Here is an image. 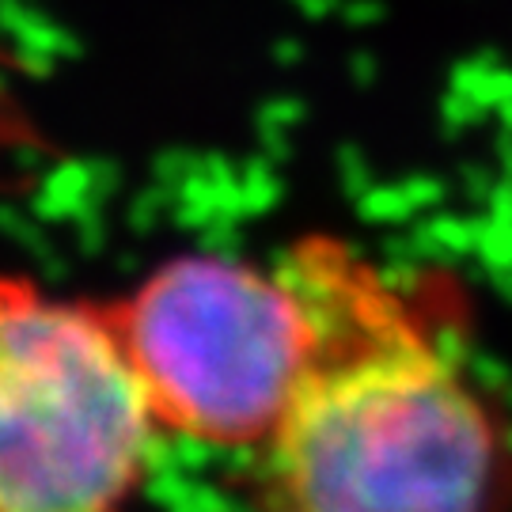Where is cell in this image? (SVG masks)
Segmentation results:
<instances>
[{"label": "cell", "instance_id": "obj_1", "mask_svg": "<svg viewBox=\"0 0 512 512\" xmlns=\"http://www.w3.org/2000/svg\"><path fill=\"white\" fill-rule=\"evenodd\" d=\"M315 315V349L277 425V512H494L505 437L490 399L418 289L349 239L285 251Z\"/></svg>", "mask_w": 512, "mask_h": 512}, {"label": "cell", "instance_id": "obj_3", "mask_svg": "<svg viewBox=\"0 0 512 512\" xmlns=\"http://www.w3.org/2000/svg\"><path fill=\"white\" fill-rule=\"evenodd\" d=\"M110 311L164 437L262 452L304 384L315 315L285 258H164Z\"/></svg>", "mask_w": 512, "mask_h": 512}, {"label": "cell", "instance_id": "obj_2", "mask_svg": "<svg viewBox=\"0 0 512 512\" xmlns=\"http://www.w3.org/2000/svg\"><path fill=\"white\" fill-rule=\"evenodd\" d=\"M160 433L110 300L0 270V512H129Z\"/></svg>", "mask_w": 512, "mask_h": 512}]
</instances>
